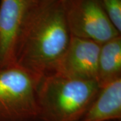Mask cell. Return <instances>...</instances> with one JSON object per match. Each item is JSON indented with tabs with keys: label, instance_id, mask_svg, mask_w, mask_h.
<instances>
[{
	"label": "cell",
	"instance_id": "cell-5",
	"mask_svg": "<svg viewBox=\"0 0 121 121\" xmlns=\"http://www.w3.org/2000/svg\"><path fill=\"white\" fill-rule=\"evenodd\" d=\"M39 0H1L0 69L14 65L22 32Z\"/></svg>",
	"mask_w": 121,
	"mask_h": 121
},
{
	"label": "cell",
	"instance_id": "cell-9",
	"mask_svg": "<svg viewBox=\"0 0 121 121\" xmlns=\"http://www.w3.org/2000/svg\"><path fill=\"white\" fill-rule=\"evenodd\" d=\"M106 13L117 31L121 33V0H100Z\"/></svg>",
	"mask_w": 121,
	"mask_h": 121
},
{
	"label": "cell",
	"instance_id": "cell-1",
	"mask_svg": "<svg viewBox=\"0 0 121 121\" xmlns=\"http://www.w3.org/2000/svg\"><path fill=\"white\" fill-rule=\"evenodd\" d=\"M71 38L63 0H39L19 40L14 65L39 83L52 73Z\"/></svg>",
	"mask_w": 121,
	"mask_h": 121
},
{
	"label": "cell",
	"instance_id": "cell-8",
	"mask_svg": "<svg viewBox=\"0 0 121 121\" xmlns=\"http://www.w3.org/2000/svg\"><path fill=\"white\" fill-rule=\"evenodd\" d=\"M121 78V36L101 44L96 82L99 87Z\"/></svg>",
	"mask_w": 121,
	"mask_h": 121
},
{
	"label": "cell",
	"instance_id": "cell-7",
	"mask_svg": "<svg viewBox=\"0 0 121 121\" xmlns=\"http://www.w3.org/2000/svg\"><path fill=\"white\" fill-rule=\"evenodd\" d=\"M121 78L99 88L81 121H121Z\"/></svg>",
	"mask_w": 121,
	"mask_h": 121
},
{
	"label": "cell",
	"instance_id": "cell-2",
	"mask_svg": "<svg viewBox=\"0 0 121 121\" xmlns=\"http://www.w3.org/2000/svg\"><path fill=\"white\" fill-rule=\"evenodd\" d=\"M99 88L95 81L48 74L38 83L36 121H81Z\"/></svg>",
	"mask_w": 121,
	"mask_h": 121
},
{
	"label": "cell",
	"instance_id": "cell-4",
	"mask_svg": "<svg viewBox=\"0 0 121 121\" xmlns=\"http://www.w3.org/2000/svg\"><path fill=\"white\" fill-rule=\"evenodd\" d=\"M71 36L102 44L120 36L100 0H63Z\"/></svg>",
	"mask_w": 121,
	"mask_h": 121
},
{
	"label": "cell",
	"instance_id": "cell-6",
	"mask_svg": "<svg viewBox=\"0 0 121 121\" xmlns=\"http://www.w3.org/2000/svg\"><path fill=\"white\" fill-rule=\"evenodd\" d=\"M100 47V44L93 40L71 36L66 51L52 73L73 79L96 82Z\"/></svg>",
	"mask_w": 121,
	"mask_h": 121
},
{
	"label": "cell",
	"instance_id": "cell-3",
	"mask_svg": "<svg viewBox=\"0 0 121 121\" xmlns=\"http://www.w3.org/2000/svg\"><path fill=\"white\" fill-rule=\"evenodd\" d=\"M38 82L16 65L0 69V121H36Z\"/></svg>",
	"mask_w": 121,
	"mask_h": 121
}]
</instances>
